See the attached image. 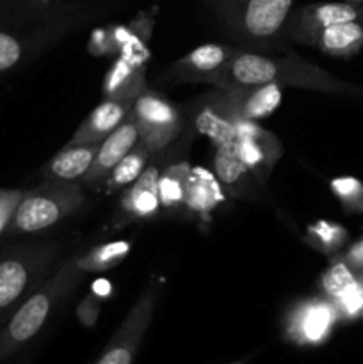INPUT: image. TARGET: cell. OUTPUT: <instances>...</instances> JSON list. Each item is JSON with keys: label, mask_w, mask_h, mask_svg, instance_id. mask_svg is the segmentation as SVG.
<instances>
[{"label": "cell", "mask_w": 363, "mask_h": 364, "mask_svg": "<svg viewBox=\"0 0 363 364\" xmlns=\"http://www.w3.org/2000/svg\"><path fill=\"white\" fill-rule=\"evenodd\" d=\"M228 364H246V361H237V363H228Z\"/></svg>", "instance_id": "cell-34"}, {"label": "cell", "mask_w": 363, "mask_h": 364, "mask_svg": "<svg viewBox=\"0 0 363 364\" xmlns=\"http://www.w3.org/2000/svg\"><path fill=\"white\" fill-rule=\"evenodd\" d=\"M356 274L358 272H354V270L342 259V256H335L330 269H327L326 272L322 274V277H320V291H322L324 297L333 301L338 294H342V291L356 279Z\"/></svg>", "instance_id": "cell-26"}, {"label": "cell", "mask_w": 363, "mask_h": 364, "mask_svg": "<svg viewBox=\"0 0 363 364\" xmlns=\"http://www.w3.org/2000/svg\"><path fill=\"white\" fill-rule=\"evenodd\" d=\"M224 196L226 194L216 173H210L205 167H191L184 206H187L191 212L209 215L223 205Z\"/></svg>", "instance_id": "cell-18"}, {"label": "cell", "mask_w": 363, "mask_h": 364, "mask_svg": "<svg viewBox=\"0 0 363 364\" xmlns=\"http://www.w3.org/2000/svg\"><path fill=\"white\" fill-rule=\"evenodd\" d=\"M25 53H27V41L7 31H0V73L20 64Z\"/></svg>", "instance_id": "cell-29"}, {"label": "cell", "mask_w": 363, "mask_h": 364, "mask_svg": "<svg viewBox=\"0 0 363 364\" xmlns=\"http://www.w3.org/2000/svg\"><path fill=\"white\" fill-rule=\"evenodd\" d=\"M159 174L157 166L146 167L141 176L132 181L121 198V213L127 219H148L160 208Z\"/></svg>", "instance_id": "cell-15"}, {"label": "cell", "mask_w": 363, "mask_h": 364, "mask_svg": "<svg viewBox=\"0 0 363 364\" xmlns=\"http://www.w3.org/2000/svg\"><path fill=\"white\" fill-rule=\"evenodd\" d=\"M139 96L120 95V96H105L103 102L82 121L80 127L73 134V137L68 141L66 146H80L93 144V142H102L109 137L117 127L125 121V117L130 114L135 100Z\"/></svg>", "instance_id": "cell-12"}, {"label": "cell", "mask_w": 363, "mask_h": 364, "mask_svg": "<svg viewBox=\"0 0 363 364\" xmlns=\"http://www.w3.org/2000/svg\"><path fill=\"white\" fill-rule=\"evenodd\" d=\"M139 142V130H137V121H135L134 112L130 110L123 123L100 142L98 153L89 167L88 174L82 178L85 185H95L100 181L105 180L109 176L110 171L134 149V146Z\"/></svg>", "instance_id": "cell-13"}, {"label": "cell", "mask_w": 363, "mask_h": 364, "mask_svg": "<svg viewBox=\"0 0 363 364\" xmlns=\"http://www.w3.org/2000/svg\"><path fill=\"white\" fill-rule=\"evenodd\" d=\"M100 142L80 146H64L45 167L41 174L45 181H77L88 174L98 153Z\"/></svg>", "instance_id": "cell-16"}, {"label": "cell", "mask_w": 363, "mask_h": 364, "mask_svg": "<svg viewBox=\"0 0 363 364\" xmlns=\"http://www.w3.org/2000/svg\"><path fill=\"white\" fill-rule=\"evenodd\" d=\"M221 89L253 87L262 84H278L281 87L290 85L312 91L333 92V95H363L362 87L347 84L333 77L317 64L287 53L269 55L255 50H237L230 60L206 80Z\"/></svg>", "instance_id": "cell-1"}, {"label": "cell", "mask_w": 363, "mask_h": 364, "mask_svg": "<svg viewBox=\"0 0 363 364\" xmlns=\"http://www.w3.org/2000/svg\"><path fill=\"white\" fill-rule=\"evenodd\" d=\"M214 173H216L217 180L221 181L224 191L233 198H244L246 194H251L253 187H255L256 178L241 162L231 142L216 146Z\"/></svg>", "instance_id": "cell-17"}, {"label": "cell", "mask_w": 363, "mask_h": 364, "mask_svg": "<svg viewBox=\"0 0 363 364\" xmlns=\"http://www.w3.org/2000/svg\"><path fill=\"white\" fill-rule=\"evenodd\" d=\"M235 153L241 162L248 167L256 181H265L270 171L283 155L280 139L270 132L263 130L255 121H241L231 141Z\"/></svg>", "instance_id": "cell-11"}, {"label": "cell", "mask_w": 363, "mask_h": 364, "mask_svg": "<svg viewBox=\"0 0 363 364\" xmlns=\"http://www.w3.org/2000/svg\"><path fill=\"white\" fill-rule=\"evenodd\" d=\"M149 149L142 144L141 141L134 146L130 153L114 167L112 171L109 173V176L103 180L105 183V191L107 192H114L120 191V188H127L132 181L137 180L139 176L142 174V171L146 169V164H148L149 159Z\"/></svg>", "instance_id": "cell-22"}, {"label": "cell", "mask_w": 363, "mask_h": 364, "mask_svg": "<svg viewBox=\"0 0 363 364\" xmlns=\"http://www.w3.org/2000/svg\"><path fill=\"white\" fill-rule=\"evenodd\" d=\"M132 112L137 121L139 141L149 153H159L167 148L184 128L180 110L162 95L148 89L135 100Z\"/></svg>", "instance_id": "cell-7"}, {"label": "cell", "mask_w": 363, "mask_h": 364, "mask_svg": "<svg viewBox=\"0 0 363 364\" xmlns=\"http://www.w3.org/2000/svg\"><path fill=\"white\" fill-rule=\"evenodd\" d=\"M84 205L82 187L75 181H45L27 191L6 233L31 235L56 226Z\"/></svg>", "instance_id": "cell-3"}, {"label": "cell", "mask_w": 363, "mask_h": 364, "mask_svg": "<svg viewBox=\"0 0 363 364\" xmlns=\"http://www.w3.org/2000/svg\"><path fill=\"white\" fill-rule=\"evenodd\" d=\"M340 322L337 308L324 295L298 301L285 315V336L302 347L322 345Z\"/></svg>", "instance_id": "cell-8"}, {"label": "cell", "mask_w": 363, "mask_h": 364, "mask_svg": "<svg viewBox=\"0 0 363 364\" xmlns=\"http://www.w3.org/2000/svg\"><path fill=\"white\" fill-rule=\"evenodd\" d=\"M312 46L331 57L356 55L359 50H363V23L345 21V23L331 25L315 36Z\"/></svg>", "instance_id": "cell-20"}, {"label": "cell", "mask_w": 363, "mask_h": 364, "mask_svg": "<svg viewBox=\"0 0 363 364\" xmlns=\"http://www.w3.org/2000/svg\"><path fill=\"white\" fill-rule=\"evenodd\" d=\"M363 7L347 2L308 4L292 11L287 21V39L312 45L315 36L324 28L345 21H362Z\"/></svg>", "instance_id": "cell-10"}, {"label": "cell", "mask_w": 363, "mask_h": 364, "mask_svg": "<svg viewBox=\"0 0 363 364\" xmlns=\"http://www.w3.org/2000/svg\"><path fill=\"white\" fill-rule=\"evenodd\" d=\"M93 291H95L96 295H100V297H103V295H107L110 291V287H109V283H105V281H98V283L95 284V287H93Z\"/></svg>", "instance_id": "cell-33"}, {"label": "cell", "mask_w": 363, "mask_h": 364, "mask_svg": "<svg viewBox=\"0 0 363 364\" xmlns=\"http://www.w3.org/2000/svg\"><path fill=\"white\" fill-rule=\"evenodd\" d=\"M294 0H216L224 25L251 45L287 39V21Z\"/></svg>", "instance_id": "cell-5"}, {"label": "cell", "mask_w": 363, "mask_h": 364, "mask_svg": "<svg viewBox=\"0 0 363 364\" xmlns=\"http://www.w3.org/2000/svg\"><path fill=\"white\" fill-rule=\"evenodd\" d=\"M237 52L224 45H203L174 60L166 70V77L173 82H206L219 71Z\"/></svg>", "instance_id": "cell-14"}, {"label": "cell", "mask_w": 363, "mask_h": 364, "mask_svg": "<svg viewBox=\"0 0 363 364\" xmlns=\"http://www.w3.org/2000/svg\"><path fill=\"white\" fill-rule=\"evenodd\" d=\"M342 259L351 267L354 272H362L363 270V237L356 240L347 251L342 255Z\"/></svg>", "instance_id": "cell-32"}, {"label": "cell", "mask_w": 363, "mask_h": 364, "mask_svg": "<svg viewBox=\"0 0 363 364\" xmlns=\"http://www.w3.org/2000/svg\"><path fill=\"white\" fill-rule=\"evenodd\" d=\"M100 308H102V304H100V295H96L95 291L89 294L88 297H84V301H82L77 308V318L80 320L82 326H95L100 315Z\"/></svg>", "instance_id": "cell-31"}, {"label": "cell", "mask_w": 363, "mask_h": 364, "mask_svg": "<svg viewBox=\"0 0 363 364\" xmlns=\"http://www.w3.org/2000/svg\"><path fill=\"white\" fill-rule=\"evenodd\" d=\"M331 302L337 308L340 320L352 322L363 316V277L356 274V279Z\"/></svg>", "instance_id": "cell-28"}, {"label": "cell", "mask_w": 363, "mask_h": 364, "mask_svg": "<svg viewBox=\"0 0 363 364\" xmlns=\"http://www.w3.org/2000/svg\"><path fill=\"white\" fill-rule=\"evenodd\" d=\"M347 238V230L342 224L331 223V220H317L306 228V242L315 251L327 256L337 255L344 247Z\"/></svg>", "instance_id": "cell-25"}, {"label": "cell", "mask_w": 363, "mask_h": 364, "mask_svg": "<svg viewBox=\"0 0 363 364\" xmlns=\"http://www.w3.org/2000/svg\"><path fill=\"white\" fill-rule=\"evenodd\" d=\"M230 91L238 116L244 121H258L270 116L283 98V87L278 84H262Z\"/></svg>", "instance_id": "cell-19"}, {"label": "cell", "mask_w": 363, "mask_h": 364, "mask_svg": "<svg viewBox=\"0 0 363 364\" xmlns=\"http://www.w3.org/2000/svg\"><path fill=\"white\" fill-rule=\"evenodd\" d=\"M241 121L230 89L217 87L192 105V123L216 146L233 141Z\"/></svg>", "instance_id": "cell-9"}, {"label": "cell", "mask_w": 363, "mask_h": 364, "mask_svg": "<svg viewBox=\"0 0 363 364\" xmlns=\"http://www.w3.org/2000/svg\"><path fill=\"white\" fill-rule=\"evenodd\" d=\"M130 252V244L125 240L109 242V244H102L98 247L91 249L88 255L77 256V263L80 267L82 272H103L117 267L123 263Z\"/></svg>", "instance_id": "cell-24"}, {"label": "cell", "mask_w": 363, "mask_h": 364, "mask_svg": "<svg viewBox=\"0 0 363 364\" xmlns=\"http://www.w3.org/2000/svg\"><path fill=\"white\" fill-rule=\"evenodd\" d=\"M144 91V68L130 53L114 63V66L107 73L105 82H103V95L105 96H141Z\"/></svg>", "instance_id": "cell-21"}, {"label": "cell", "mask_w": 363, "mask_h": 364, "mask_svg": "<svg viewBox=\"0 0 363 364\" xmlns=\"http://www.w3.org/2000/svg\"><path fill=\"white\" fill-rule=\"evenodd\" d=\"M331 192L347 213H363V181L354 176H340L331 180Z\"/></svg>", "instance_id": "cell-27"}, {"label": "cell", "mask_w": 363, "mask_h": 364, "mask_svg": "<svg viewBox=\"0 0 363 364\" xmlns=\"http://www.w3.org/2000/svg\"><path fill=\"white\" fill-rule=\"evenodd\" d=\"M25 191H11V188H0V235L6 233L9 228L11 219L23 198Z\"/></svg>", "instance_id": "cell-30"}, {"label": "cell", "mask_w": 363, "mask_h": 364, "mask_svg": "<svg viewBox=\"0 0 363 364\" xmlns=\"http://www.w3.org/2000/svg\"><path fill=\"white\" fill-rule=\"evenodd\" d=\"M362 23H363V18H362Z\"/></svg>", "instance_id": "cell-35"}, {"label": "cell", "mask_w": 363, "mask_h": 364, "mask_svg": "<svg viewBox=\"0 0 363 364\" xmlns=\"http://www.w3.org/2000/svg\"><path fill=\"white\" fill-rule=\"evenodd\" d=\"M56 245H18L0 255V322L45 281Z\"/></svg>", "instance_id": "cell-4"}, {"label": "cell", "mask_w": 363, "mask_h": 364, "mask_svg": "<svg viewBox=\"0 0 363 364\" xmlns=\"http://www.w3.org/2000/svg\"><path fill=\"white\" fill-rule=\"evenodd\" d=\"M162 283L159 279H152L144 288L135 304L132 306L128 315L117 327L109 345L95 364H132L137 355L139 347L146 336L153 315H155L157 302L160 297Z\"/></svg>", "instance_id": "cell-6"}, {"label": "cell", "mask_w": 363, "mask_h": 364, "mask_svg": "<svg viewBox=\"0 0 363 364\" xmlns=\"http://www.w3.org/2000/svg\"><path fill=\"white\" fill-rule=\"evenodd\" d=\"M189 174H191L189 162L171 164L159 174L160 206H164V208H178V206L184 205Z\"/></svg>", "instance_id": "cell-23"}, {"label": "cell", "mask_w": 363, "mask_h": 364, "mask_svg": "<svg viewBox=\"0 0 363 364\" xmlns=\"http://www.w3.org/2000/svg\"><path fill=\"white\" fill-rule=\"evenodd\" d=\"M84 272L77 263V256L64 262L53 274H50L20 306L0 331V361L16 354L45 327L52 313L64 297L71 294L80 283Z\"/></svg>", "instance_id": "cell-2"}]
</instances>
